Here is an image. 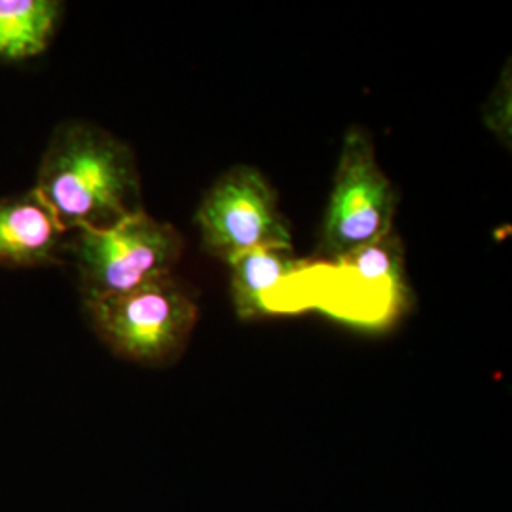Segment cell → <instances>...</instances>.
<instances>
[{
  "mask_svg": "<svg viewBox=\"0 0 512 512\" xmlns=\"http://www.w3.org/2000/svg\"><path fill=\"white\" fill-rule=\"evenodd\" d=\"M61 228H109L143 211L131 148L107 129L69 122L55 129L33 188Z\"/></svg>",
  "mask_w": 512,
  "mask_h": 512,
  "instance_id": "obj_1",
  "label": "cell"
},
{
  "mask_svg": "<svg viewBox=\"0 0 512 512\" xmlns=\"http://www.w3.org/2000/svg\"><path fill=\"white\" fill-rule=\"evenodd\" d=\"M410 302L404 247L393 230L338 258L306 260L275 293L272 315L317 310L363 329L393 325Z\"/></svg>",
  "mask_w": 512,
  "mask_h": 512,
  "instance_id": "obj_2",
  "label": "cell"
},
{
  "mask_svg": "<svg viewBox=\"0 0 512 512\" xmlns=\"http://www.w3.org/2000/svg\"><path fill=\"white\" fill-rule=\"evenodd\" d=\"M65 243L74 256L84 300L129 293L173 275L184 251L183 236L145 211L109 228H78Z\"/></svg>",
  "mask_w": 512,
  "mask_h": 512,
  "instance_id": "obj_3",
  "label": "cell"
},
{
  "mask_svg": "<svg viewBox=\"0 0 512 512\" xmlns=\"http://www.w3.org/2000/svg\"><path fill=\"white\" fill-rule=\"evenodd\" d=\"M84 308L112 353L139 365L177 361L198 323L194 298L173 275L129 293L84 300Z\"/></svg>",
  "mask_w": 512,
  "mask_h": 512,
  "instance_id": "obj_4",
  "label": "cell"
},
{
  "mask_svg": "<svg viewBox=\"0 0 512 512\" xmlns=\"http://www.w3.org/2000/svg\"><path fill=\"white\" fill-rule=\"evenodd\" d=\"M397 205L399 192L378 165L370 133L349 128L319 234V251L330 260L380 241L393 232Z\"/></svg>",
  "mask_w": 512,
  "mask_h": 512,
  "instance_id": "obj_5",
  "label": "cell"
},
{
  "mask_svg": "<svg viewBox=\"0 0 512 512\" xmlns=\"http://www.w3.org/2000/svg\"><path fill=\"white\" fill-rule=\"evenodd\" d=\"M203 247L222 260L255 249H293L289 220L272 184L251 165L222 173L196 213Z\"/></svg>",
  "mask_w": 512,
  "mask_h": 512,
  "instance_id": "obj_6",
  "label": "cell"
},
{
  "mask_svg": "<svg viewBox=\"0 0 512 512\" xmlns=\"http://www.w3.org/2000/svg\"><path fill=\"white\" fill-rule=\"evenodd\" d=\"M67 232L31 190L21 198L0 202V264L35 268L59 262Z\"/></svg>",
  "mask_w": 512,
  "mask_h": 512,
  "instance_id": "obj_7",
  "label": "cell"
},
{
  "mask_svg": "<svg viewBox=\"0 0 512 512\" xmlns=\"http://www.w3.org/2000/svg\"><path fill=\"white\" fill-rule=\"evenodd\" d=\"M293 249H255L228 260L232 302L241 319L272 315L277 289L304 268Z\"/></svg>",
  "mask_w": 512,
  "mask_h": 512,
  "instance_id": "obj_8",
  "label": "cell"
},
{
  "mask_svg": "<svg viewBox=\"0 0 512 512\" xmlns=\"http://www.w3.org/2000/svg\"><path fill=\"white\" fill-rule=\"evenodd\" d=\"M63 4L55 0H0V59L42 54L54 37Z\"/></svg>",
  "mask_w": 512,
  "mask_h": 512,
  "instance_id": "obj_9",
  "label": "cell"
},
{
  "mask_svg": "<svg viewBox=\"0 0 512 512\" xmlns=\"http://www.w3.org/2000/svg\"><path fill=\"white\" fill-rule=\"evenodd\" d=\"M511 69L507 67L497 82L488 103L484 107V124L486 128L495 133V137L511 147L512 133V86Z\"/></svg>",
  "mask_w": 512,
  "mask_h": 512,
  "instance_id": "obj_10",
  "label": "cell"
}]
</instances>
